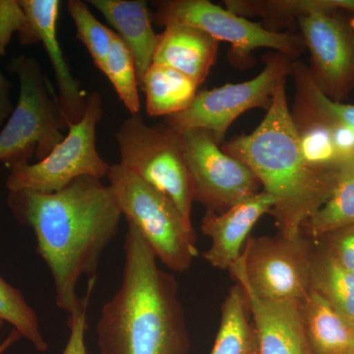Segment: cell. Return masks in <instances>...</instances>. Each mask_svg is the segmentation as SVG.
<instances>
[{
	"mask_svg": "<svg viewBox=\"0 0 354 354\" xmlns=\"http://www.w3.org/2000/svg\"><path fill=\"white\" fill-rule=\"evenodd\" d=\"M239 286L248 301L257 337L258 354H313L300 302L265 299L247 286Z\"/></svg>",
	"mask_w": 354,
	"mask_h": 354,
	"instance_id": "cell-14",
	"label": "cell"
},
{
	"mask_svg": "<svg viewBox=\"0 0 354 354\" xmlns=\"http://www.w3.org/2000/svg\"><path fill=\"white\" fill-rule=\"evenodd\" d=\"M274 204L271 195L262 190L223 213L206 211L201 232L211 245L203 254L204 259L216 269L230 270L241 257L251 230L263 216L271 214Z\"/></svg>",
	"mask_w": 354,
	"mask_h": 354,
	"instance_id": "cell-13",
	"label": "cell"
},
{
	"mask_svg": "<svg viewBox=\"0 0 354 354\" xmlns=\"http://www.w3.org/2000/svg\"><path fill=\"white\" fill-rule=\"evenodd\" d=\"M19 333L16 330H11L3 341L0 342V354H4L11 346H14L21 339Z\"/></svg>",
	"mask_w": 354,
	"mask_h": 354,
	"instance_id": "cell-33",
	"label": "cell"
},
{
	"mask_svg": "<svg viewBox=\"0 0 354 354\" xmlns=\"http://www.w3.org/2000/svg\"><path fill=\"white\" fill-rule=\"evenodd\" d=\"M314 241L297 237H249L239 259L228 271L236 283L257 297L300 302L311 291L310 258Z\"/></svg>",
	"mask_w": 354,
	"mask_h": 354,
	"instance_id": "cell-8",
	"label": "cell"
},
{
	"mask_svg": "<svg viewBox=\"0 0 354 354\" xmlns=\"http://www.w3.org/2000/svg\"><path fill=\"white\" fill-rule=\"evenodd\" d=\"M297 128L298 144L305 162L320 171H337L342 160L329 127L323 121L290 111Z\"/></svg>",
	"mask_w": 354,
	"mask_h": 354,
	"instance_id": "cell-25",
	"label": "cell"
},
{
	"mask_svg": "<svg viewBox=\"0 0 354 354\" xmlns=\"http://www.w3.org/2000/svg\"><path fill=\"white\" fill-rule=\"evenodd\" d=\"M225 8L242 17H260L272 32H283L315 12L354 14V0H227Z\"/></svg>",
	"mask_w": 354,
	"mask_h": 354,
	"instance_id": "cell-18",
	"label": "cell"
},
{
	"mask_svg": "<svg viewBox=\"0 0 354 354\" xmlns=\"http://www.w3.org/2000/svg\"><path fill=\"white\" fill-rule=\"evenodd\" d=\"M31 21L39 41L43 44L55 72L58 88V101L68 127L82 120L87 97L81 84L74 78L57 38L58 0H20Z\"/></svg>",
	"mask_w": 354,
	"mask_h": 354,
	"instance_id": "cell-15",
	"label": "cell"
},
{
	"mask_svg": "<svg viewBox=\"0 0 354 354\" xmlns=\"http://www.w3.org/2000/svg\"><path fill=\"white\" fill-rule=\"evenodd\" d=\"M67 9L76 26L77 39L87 48L97 68L102 70L114 32L102 24L81 0H69Z\"/></svg>",
	"mask_w": 354,
	"mask_h": 354,
	"instance_id": "cell-28",
	"label": "cell"
},
{
	"mask_svg": "<svg viewBox=\"0 0 354 354\" xmlns=\"http://www.w3.org/2000/svg\"><path fill=\"white\" fill-rule=\"evenodd\" d=\"M313 354H354V328L314 291L300 301Z\"/></svg>",
	"mask_w": 354,
	"mask_h": 354,
	"instance_id": "cell-19",
	"label": "cell"
},
{
	"mask_svg": "<svg viewBox=\"0 0 354 354\" xmlns=\"http://www.w3.org/2000/svg\"><path fill=\"white\" fill-rule=\"evenodd\" d=\"M211 354H258L248 301L239 283L230 288L221 306L220 327Z\"/></svg>",
	"mask_w": 354,
	"mask_h": 354,
	"instance_id": "cell-22",
	"label": "cell"
},
{
	"mask_svg": "<svg viewBox=\"0 0 354 354\" xmlns=\"http://www.w3.org/2000/svg\"><path fill=\"white\" fill-rule=\"evenodd\" d=\"M8 69L20 85L17 104L0 130V162L10 169L27 164L34 155L38 162L48 157L65 138L69 127L58 95L36 58L12 57Z\"/></svg>",
	"mask_w": 354,
	"mask_h": 354,
	"instance_id": "cell-4",
	"label": "cell"
},
{
	"mask_svg": "<svg viewBox=\"0 0 354 354\" xmlns=\"http://www.w3.org/2000/svg\"><path fill=\"white\" fill-rule=\"evenodd\" d=\"M102 71L113 84L118 97L129 113H140V87L134 58L127 44L123 43L116 32H114Z\"/></svg>",
	"mask_w": 354,
	"mask_h": 354,
	"instance_id": "cell-26",
	"label": "cell"
},
{
	"mask_svg": "<svg viewBox=\"0 0 354 354\" xmlns=\"http://www.w3.org/2000/svg\"><path fill=\"white\" fill-rule=\"evenodd\" d=\"M342 266L354 272V225L316 239Z\"/></svg>",
	"mask_w": 354,
	"mask_h": 354,
	"instance_id": "cell-31",
	"label": "cell"
},
{
	"mask_svg": "<svg viewBox=\"0 0 354 354\" xmlns=\"http://www.w3.org/2000/svg\"><path fill=\"white\" fill-rule=\"evenodd\" d=\"M100 354H188L190 335L178 286L128 223L120 290L104 304L97 324Z\"/></svg>",
	"mask_w": 354,
	"mask_h": 354,
	"instance_id": "cell-2",
	"label": "cell"
},
{
	"mask_svg": "<svg viewBox=\"0 0 354 354\" xmlns=\"http://www.w3.org/2000/svg\"><path fill=\"white\" fill-rule=\"evenodd\" d=\"M118 31L134 58L139 87L153 64L158 35L153 31L148 4L144 0H88Z\"/></svg>",
	"mask_w": 354,
	"mask_h": 354,
	"instance_id": "cell-17",
	"label": "cell"
},
{
	"mask_svg": "<svg viewBox=\"0 0 354 354\" xmlns=\"http://www.w3.org/2000/svg\"><path fill=\"white\" fill-rule=\"evenodd\" d=\"M164 26V32L158 35L153 64L176 69L201 85L215 64L220 41L193 26Z\"/></svg>",
	"mask_w": 354,
	"mask_h": 354,
	"instance_id": "cell-16",
	"label": "cell"
},
{
	"mask_svg": "<svg viewBox=\"0 0 354 354\" xmlns=\"http://www.w3.org/2000/svg\"><path fill=\"white\" fill-rule=\"evenodd\" d=\"M155 6L153 16L158 24L178 22L193 26L216 41L232 44L235 64L248 62L257 48H269L293 60L306 48L300 34L272 32L262 23L252 22L208 0H164Z\"/></svg>",
	"mask_w": 354,
	"mask_h": 354,
	"instance_id": "cell-10",
	"label": "cell"
},
{
	"mask_svg": "<svg viewBox=\"0 0 354 354\" xmlns=\"http://www.w3.org/2000/svg\"><path fill=\"white\" fill-rule=\"evenodd\" d=\"M11 87L12 84L0 71V127L6 122L15 108L10 100Z\"/></svg>",
	"mask_w": 354,
	"mask_h": 354,
	"instance_id": "cell-32",
	"label": "cell"
},
{
	"mask_svg": "<svg viewBox=\"0 0 354 354\" xmlns=\"http://www.w3.org/2000/svg\"><path fill=\"white\" fill-rule=\"evenodd\" d=\"M0 320L12 326L21 337L31 342L39 353L48 351V342L41 334L39 318L18 288L0 276Z\"/></svg>",
	"mask_w": 354,
	"mask_h": 354,
	"instance_id": "cell-27",
	"label": "cell"
},
{
	"mask_svg": "<svg viewBox=\"0 0 354 354\" xmlns=\"http://www.w3.org/2000/svg\"><path fill=\"white\" fill-rule=\"evenodd\" d=\"M310 286L346 322L354 326V272L314 241L310 258Z\"/></svg>",
	"mask_w": 354,
	"mask_h": 354,
	"instance_id": "cell-20",
	"label": "cell"
},
{
	"mask_svg": "<svg viewBox=\"0 0 354 354\" xmlns=\"http://www.w3.org/2000/svg\"><path fill=\"white\" fill-rule=\"evenodd\" d=\"M180 134L194 201L207 211L223 213L262 191L252 171L223 152L211 133L190 129Z\"/></svg>",
	"mask_w": 354,
	"mask_h": 354,
	"instance_id": "cell-11",
	"label": "cell"
},
{
	"mask_svg": "<svg viewBox=\"0 0 354 354\" xmlns=\"http://www.w3.org/2000/svg\"><path fill=\"white\" fill-rule=\"evenodd\" d=\"M97 277H92L88 283L87 293L82 297L80 306L71 315H68L67 325L69 339L62 354H88L86 348V332L88 329L87 314L91 297L94 291Z\"/></svg>",
	"mask_w": 354,
	"mask_h": 354,
	"instance_id": "cell-30",
	"label": "cell"
},
{
	"mask_svg": "<svg viewBox=\"0 0 354 354\" xmlns=\"http://www.w3.org/2000/svg\"><path fill=\"white\" fill-rule=\"evenodd\" d=\"M4 322L2 320H0V329H1L2 327H3Z\"/></svg>",
	"mask_w": 354,
	"mask_h": 354,
	"instance_id": "cell-34",
	"label": "cell"
},
{
	"mask_svg": "<svg viewBox=\"0 0 354 354\" xmlns=\"http://www.w3.org/2000/svg\"><path fill=\"white\" fill-rule=\"evenodd\" d=\"M351 225H354L353 160L342 165L329 199L302 225L301 234L316 241Z\"/></svg>",
	"mask_w": 354,
	"mask_h": 354,
	"instance_id": "cell-23",
	"label": "cell"
},
{
	"mask_svg": "<svg viewBox=\"0 0 354 354\" xmlns=\"http://www.w3.org/2000/svg\"><path fill=\"white\" fill-rule=\"evenodd\" d=\"M7 205L16 220L34 232L37 253L53 277L55 304L71 315L82 301L79 281L95 276L120 230L123 215L113 191L101 179L82 176L48 194L9 192Z\"/></svg>",
	"mask_w": 354,
	"mask_h": 354,
	"instance_id": "cell-1",
	"label": "cell"
},
{
	"mask_svg": "<svg viewBox=\"0 0 354 354\" xmlns=\"http://www.w3.org/2000/svg\"><path fill=\"white\" fill-rule=\"evenodd\" d=\"M290 76L295 83V95L292 108L344 123L354 131V104L335 102L317 87L309 67L293 60Z\"/></svg>",
	"mask_w": 354,
	"mask_h": 354,
	"instance_id": "cell-24",
	"label": "cell"
},
{
	"mask_svg": "<svg viewBox=\"0 0 354 354\" xmlns=\"http://www.w3.org/2000/svg\"><path fill=\"white\" fill-rule=\"evenodd\" d=\"M199 85L181 72L152 64L140 88L146 94V109L150 116H171L186 111L198 94Z\"/></svg>",
	"mask_w": 354,
	"mask_h": 354,
	"instance_id": "cell-21",
	"label": "cell"
},
{
	"mask_svg": "<svg viewBox=\"0 0 354 354\" xmlns=\"http://www.w3.org/2000/svg\"><path fill=\"white\" fill-rule=\"evenodd\" d=\"M115 140L120 164L164 193L191 223L194 194L180 133L167 123L150 127L136 113L121 123Z\"/></svg>",
	"mask_w": 354,
	"mask_h": 354,
	"instance_id": "cell-6",
	"label": "cell"
},
{
	"mask_svg": "<svg viewBox=\"0 0 354 354\" xmlns=\"http://www.w3.org/2000/svg\"><path fill=\"white\" fill-rule=\"evenodd\" d=\"M104 115L102 95L97 91L87 97L82 120L69 127L68 133L50 155L36 164L11 167L7 177L9 192L34 191L55 193L82 176L97 179L108 176L111 165L97 150V127Z\"/></svg>",
	"mask_w": 354,
	"mask_h": 354,
	"instance_id": "cell-7",
	"label": "cell"
},
{
	"mask_svg": "<svg viewBox=\"0 0 354 354\" xmlns=\"http://www.w3.org/2000/svg\"><path fill=\"white\" fill-rule=\"evenodd\" d=\"M311 55L310 73L326 97L342 102L354 91V22L339 13L315 12L297 22Z\"/></svg>",
	"mask_w": 354,
	"mask_h": 354,
	"instance_id": "cell-12",
	"label": "cell"
},
{
	"mask_svg": "<svg viewBox=\"0 0 354 354\" xmlns=\"http://www.w3.org/2000/svg\"><path fill=\"white\" fill-rule=\"evenodd\" d=\"M14 32H18L22 46L39 44L20 0H0V57L6 55Z\"/></svg>",
	"mask_w": 354,
	"mask_h": 354,
	"instance_id": "cell-29",
	"label": "cell"
},
{
	"mask_svg": "<svg viewBox=\"0 0 354 354\" xmlns=\"http://www.w3.org/2000/svg\"><path fill=\"white\" fill-rule=\"evenodd\" d=\"M223 152L252 171L271 195V214L278 234H301L302 225L329 199L337 171H320L305 162L298 144L286 95V80L274 92L264 120L250 134L235 137L221 146Z\"/></svg>",
	"mask_w": 354,
	"mask_h": 354,
	"instance_id": "cell-3",
	"label": "cell"
},
{
	"mask_svg": "<svg viewBox=\"0 0 354 354\" xmlns=\"http://www.w3.org/2000/svg\"><path fill=\"white\" fill-rule=\"evenodd\" d=\"M121 213L135 225L171 271L185 272L198 256L196 234L174 203L120 164L111 165L108 174Z\"/></svg>",
	"mask_w": 354,
	"mask_h": 354,
	"instance_id": "cell-5",
	"label": "cell"
},
{
	"mask_svg": "<svg viewBox=\"0 0 354 354\" xmlns=\"http://www.w3.org/2000/svg\"><path fill=\"white\" fill-rule=\"evenodd\" d=\"M292 62L283 53H268L264 69L255 78L198 93L189 108L167 116L165 123L179 133L207 130L221 145L227 130L241 114L250 109L270 108L279 83L290 76Z\"/></svg>",
	"mask_w": 354,
	"mask_h": 354,
	"instance_id": "cell-9",
	"label": "cell"
},
{
	"mask_svg": "<svg viewBox=\"0 0 354 354\" xmlns=\"http://www.w3.org/2000/svg\"><path fill=\"white\" fill-rule=\"evenodd\" d=\"M353 328H354V326H353Z\"/></svg>",
	"mask_w": 354,
	"mask_h": 354,
	"instance_id": "cell-35",
	"label": "cell"
}]
</instances>
